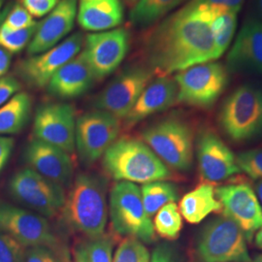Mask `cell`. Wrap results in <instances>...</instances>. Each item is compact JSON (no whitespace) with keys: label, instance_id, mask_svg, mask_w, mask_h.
Returning a JSON list of instances; mask_svg holds the SVG:
<instances>
[{"label":"cell","instance_id":"40","mask_svg":"<svg viewBox=\"0 0 262 262\" xmlns=\"http://www.w3.org/2000/svg\"><path fill=\"white\" fill-rule=\"evenodd\" d=\"M15 141L11 137L0 136V172L8 163L14 150Z\"/></svg>","mask_w":262,"mask_h":262},{"label":"cell","instance_id":"15","mask_svg":"<svg viewBox=\"0 0 262 262\" xmlns=\"http://www.w3.org/2000/svg\"><path fill=\"white\" fill-rule=\"evenodd\" d=\"M76 121L75 110L72 105L44 104L35 114L33 133L36 139L72 154L76 150Z\"/></svg>","mask_w":262,"mask_h":262},{"label":"cell","instance_id":"22","mask_svg":"<svg viewBox=\"0 0 262 262\" xmlns=\"http://www.w3.org/2000/svg\"><path fill=\"white\" fill-rule=\"evenodd\" d=\"M233 69H251L262 74V23L250 19L244 24L227 56Z\"/></svg>","mask_w":262,"mask_h":262},{"label":"cell","instance_id":"23","mask_svg":"<svg viewBox=\"0 0 262 262\" xmlns=\"http://www.w3.org/2000/svg\"><path fill=\"white\" fill-rule=\"evenodd\" d=\"M77 19L84 30L102 31L119 27L123 20V7L120 0L81 1Z\"/></svg>","mask_w":262,"mask_h":262},{"label":"cell","instance_id":"42","mask_svg":"<svg viewBox=\"0 0 262 262\" xmlns=\"http://www.w3.org/2000/svg\"><path fill=\"white\" fill-rule=\"evenodd\" d=\"M12 56L5 49L0 47V78L7 74L11 66Z\"/></svg>","mask_w":262,"mask_h":262},{"label":"cell","instance_id":"38","mask_svg":"<svg viewBox=\"0 0 262 262\" xmlns=\"http://www.w3.org/2000/svg\"><path fill=\"white\" fill-rule=\"evenodd\" d=\"M26 262H61L58 253L47 247H31L28 248Z\"/></svg>","mask_w":262,"mask_h":262},{"label":"cell","instance_id":"37","mask_svg":"<svg viewBox=\"0 0 262 262\" xmlns=\"http://www.w3.org/2000/svg\"><path fill=\"white\" fill-rule=\"evenodd\" d=\"M59 0H21L23 6L35 18H42L51 13Z\"/></svg>","mask_w":262,"mask_h":262},{"label":"cell","instance_id":"39","mask_svg":"<svg viewBox=\"0 0 262 262\" xmlns=\"http://www.w3.org/2000/svg\"><path fill=\"white\" fill-rule=\"evenodd\" d=\"M20 84L12 76H4L0 78V107L6 103L14 94L19 93Z\"/></svg>","mask_w":262,"mask_h":262},{"label":"cell","instance_id":"41","mask_svg":"<svg viewBox=\"0 0 262 262\" xmlns=\"http://www.w3.org/2000/svg\"><path fill=\"white\" fill-rule=\"evenodd\" d=\"M150 262H176V258L169 246L159 245L150 254Z\"/></svg>","mask_w":262,"mask_h":262},{"label":"cell","instance_id":"31","mask_svg":"<svg viewBox=\"0 0 262 262\" xmlns=\"http://www.w3.org/2000/svg\"><path fill=\"white\" fill-rule=\"evenodd\" d=\"M150 253L140 240L126 237L117 248L113 262H150Z\"/></svg>","mask_w":262,"mask_h":262},{"label":"cell","instance_id":"35","mask_svg":"<svg viewBox=\"0 0 262 262\" xmlns=\"http://www.w3.org/2000/svg\"><path fill=\"white\" fill-rule=\"evenodd\" d=\"M236 161L241 170L254 180L262 179V150H247L236 156Z\"/></svg>","mask_w":262,"mask_h":262},{"label":"cell","instance_id":"50","mask_svg":"<svg viewBox=\"0 0 262 262\" xmlns=\"http://www.w3.org/2000/svg\"><path fill=\"white\" fill-rule=\"evenodd\" d=\"M81 1H92V0H81Z\"/></svg>","mask_w":262,"mask_h":262},{"label":"cell","instance_id":"2","mask_svg":"<svg viewBox=\"0 0 262 262\" xmlns=\"http://www.w3.org/2000/svg\"><path fill=\"white\" fill-rule=\"evenodd\" d=\"M61 213L66 225L90 239L104 235L109 214L106 180L91 173L79 174Z\"/></svg>","mask_w":262,"mask_h":262},{"label":"cell","instance_id":"33","mask_svg":"<svg viewBox=\"0 0 262 262\" xmlns=\"http://www.w3.org/2000/svg\"><path fill=\"white\" fill-rule=\"evenodd\" d=\"M27 251L16 239L0 232V262H26Z\"/></svg>","mask_w":262,"mask_h":262},{"label":"cell","instance_id":"19","mask_svg":"<svg viewBox=\"0 0 262 262\" xmlns=\"http://www.w3.org/2000/svg\"><path fill=\"white\" fill-rule=\"evenodd\" d=\"M77 0H60L40 24L28 44V54L35 56L55 47L72 30L77 16Z\"/></svg>","mask_w":262,"mask_h":262},{"label":"cell","instance_id":"10","mask_svg":"<svg viewBox=\"0 0 262 262\" xmlns=\"http://www.w3.org/2000/svg\"><path fill=\"white\" fill-rule=\"evenodd\" d=\"M121 120L110 113L94 110L76 121L75 149L84 164H93L119 138Z\"/></svg>","mask_w":262,"mask_h":262},{"label":"cell","instance_id":"32","mask_svg":"<svg viewBox=\"0 0 262 262\" xmlns=\"http://www.w3.org/2000/svg\"><path fill=\"white\" fill-rule=\"evenodd\" d=\"M193 4L200 9L204 10L208 15L213 19L227 13L235 12L238 13L245 0H190Z\"/></svg>","mask_w":262,"mask_h":262},{"label":"cell","instance_id":"45","mask_svg":"<svg viewBox=\"0 0 262 262\" xmlns=\"http://www.w3.org/2000/svg\"><path fill=\"white\" fill-rule=\"evenodd\" d=\"M254 242H255L256 247H257L258 249L262 250V227L261 228H259V229L257 230V232L255 233V239H254Z\"/></svg>","mask_w":262,"mask_h":262},{"label":"cell","instance_id":"12","mask_svg":"<svg viewBox=\"0 0 262 262\" xmlns=\"http://www.w3.org/2000/svg\"><path fill=\"white\" fill-rule=\"evenodd\" d=\"M154 74L150 68L145 67L124 70L95 97L94 108L123 120L150 84Z\"/></svg>","mask_w":262,"mask_h":262},{"label":"cell","instance_id":"44","mask_svg":"<svg viewBox=\"0 0 262 262\" xmlns=\"http://www.w3.org/2000/svg\"><path fill=\"white\" fill-rule=\"evenodd\" d=\"M254 191L256 193V195L258 197V200L260 202L262 206V179L257 180V182L255 183V187H254Z\"/></svg>","mask_w":262,"mask_h":262},{"label":"cell","instance_id":"30","mask_svg":"<svg viewBox=\"0 0 262 262\" xmlns=\"http://www.w3.org/2000/svg\"><path fill=\"white\" fill-rule=\"evenodd\" d=\"M37 25L25 29H12L3 23L0 25V47L10 54H17L28 46L35 34Z\"/></svg>","mask_w":262,"mask_h":262},{"label":"cell","instance_id":"3","mask_svg":"<svg viewBox=\"0 0 262 262\" xmlns=\"http://www.w3.org/2000/svg\"><path fill=\"white\" fill-rule=\"evenodd\" d=\"M102 166L117 182L144 185L171 177L168 166L145 142L130 137L114 142L102 157Z\"/></svg>","mask_w":262,"mask_h":262},{"label":"cell","instance_id":"1","mask_svg":"<svg viewBox=\"0 0 262 262\" xmlns=\"http://www.w3.org/2000/svg\"><path fill=\"white\" fill-rule=\"evenodd\" d=\"M214 19L191 1L154 28L145 44L150 69L169 76L220 58L211 24Z\"/></svg>","mask_w":262,"mask_h":262},{"label":"cell","instance_id":"4","mask_svg":"<svg viewBox=\"0 0 262 262\" xmlns=\"http://www.w3.org/2000/svg\"><path fill=\"white\" fill-rule=\"evenodd\" d=\"M108 203L109 216L117 233L144 244L155 240L152 221L145 210L140 187L136 184L117 182L110 190Z\"/></svg>","mask_w":262,"mask_h":262},{"label":"cell","instance_id":"20","mask_svg":"<svg viewBox=\"0 0 262 262\" xmlns=\"http://www.w3.org/2000/svg\"><path fill=\"white\" fill-rule=\"evenodd\" d=\"M95 80L82 52L56 71L48 84V93L56 98L72 99L85 94Z\"/></svg>","mask_w":262,"mask_h":262},{"label":"cell","instance_id":"6","mask_svg":"<svg viewBox=\"0 0 262 262\" xmlns=\"http://www.w3.org/2000/svg\"><path fill=\"white\" fill-rule=\"evenodd\" d=\"M145 142L168 167L186 171L193 159V132L187 122L170 117L147 127L141 134Z\"/></svg>","mask_w":262,"mask_h":262},{"label":"cell","instance_id":"47","mask_svg":"<svg viewBox=\"0 0 262 262\" xmlns=\"http://www.w3.org/2000/svg\"><path fill=\"white\" fill-rule=\"evenodd\" d=\"M257 1H258V8H259V11L262 15V0H257Z\"/></svg>","mask_w":262,"mask_h":262},{"label":"cell","instance_id":"7","mask_svg":"<svg viewBox=\"0 0 262 262\" xmlns=\"http://www.w3.org/2000/svg\"><path fill=\"white\" fill-rule=\"evenodd\" d=\"M197 255L202 262H250L247 237L225 215L210 221L199 235Z\"/></svg>","mask_w":262,"mask_h":262},{"label":"cell","instance_id":"21","mask_svg":"<svg viewBox=\"0 0 262 262\" xmlns=\"http://www.w3.org/2000/svg\"><path fill=\"white\" fill-rule=\"evenodd\" d=\"M178 86L174 78L159 76L143 91L136 103L123 119L126 125H134L146 118L162 112L177 102Z\"/></svg>","mask_w":262,"mask_h":262},{"label":"cell","instance_id":"8","mask_svg":"<svg viewBox=\"0 0 262 262\" xmlns=\"http://www.w3.org/2000/svg\"><path fill=\"white\" fill-rule=\"evenodd\" d=\"M174 79L178 86L177 101L198 108L212 107L228 83L225 66L215 61L191 66Z\"/></svg>","mask_w":262,"mask_h":262},{"label":"cell","instance_id":"24","mask_svg":"<svg viewBox=\"0 0 262 262\" xmlns=\"http://www.w3.org/2000/svg\"><path fill=\"white\" fill-rule=\"evenodd\" d=\"M179 211L187 223L197 225L223 207L215 195V188L209 183L197 186L186 193L179 203Z\"/></svg>","mask_w":262,"mask_h":262},{"label":"cell","instance_id":"29","mask_svg":"<svg viewBox=\"0 0 262 262\" xmlns=\"http://www.w3.org/2000/svg\"><path fill=\"white\" fill-rule=\"evenodd\" d=\"M237 14L235 12H227L216 17L211 24L219 57L225 54L233 39L237 28Z\"/></svg>","mask_w":262,"mask_h":262},{"label":"cell","instance_id":"16","mask_svg":"<svg viewBox=\"0 0 262 262\" xmlns=\"http://www.w3.org/2000/svg\"><path fill=\"white\" fill-rule=\"evenodd\" d=\"M224 215L233 221L252 240L262 227V206L253 187L247 184H230L215 188Z\"/></svg>","mask_w":262,"mask_h":262},{"label":"cell","instance_id":"36","mask_svg":"<svg viewBox=\"0 0 262 262\" xmlns=\"http://www.w3.org/2000/svg\"><path fill=\"white\" fill-rule=\"evenodd\" d=\"M3 24L12 29H25L35 26L37 23L20 4H15L6 12Z\"/></svg>","mask_w":262,"mask_h":262},{"label":"cell","instance_id":"11","mask_svg":"<svg viewBox=\"0 0 262 262\" xmlns=\"http://www.w3.org/2000/svg\"><path fill=\"white\" fill-rule=\"evenodd\" d=\"M0 232L9 235L26 248L47 247L59 252L61 244L47 219L0 200Z\"/></svg>","mask_w":262,"mask_h":262},{"label":"cell","instance_id":"9","mask_svg":"<svg viewBox=\"0 0 262 262\" xmlns=\"http://www.w3.org/2000/svg\"><path fill=\"white\" fill-rule=\"evenodd\" d=\"M8 189L16 201L44 217L56 216L64 206L63 187L29 167L20 169L12 176Z\"/></svg>","mask_w":262,"mask_h":262},{"label":"cell","instance_id":"46","mask_svg":"<svg viewBox=\"0 0 262 262\" xmlns=\"http://www.w3.org/2000/svg\"><path fill=\"white\" fill-rule=\"evenodd\" d=\"M250 262H262V254L256 256L254 259H251V261Z\"/></svg>","mask_w":262,"mask_h":262},{"label":"cell","instance_id":"34","mask_svg":"<svg viewBox=\"0 0 262 262\" xmlns=\"http://www.w3.org/2000/svg\"><path fill=\"white\" fill-rule=\"evenodd\" d=\"M91 262H113V242L104 234L84 244Z\"/></svg>","mask_w":262,"mask_h":262},{"label":"cell","instance_id":"28","mask_svg":"<svg viewBox=\"0 0 262 262\" xmlns=\"http://www.w3.org/2000/svg\"><path fill=\"white\" fill-rule=\"evenodd\" d=\"M155 231L166 240H176L183 227V216L176 202L168 203L159 209L152 222Z\"/></svg>","mask_w":262,"mask_h":262},{"label":"cell","instance_id":"43","mask_svg":"<svg viewBox=\"0 0 262 262\" xmlns=\"http://www.w3.org/2000/svg\"><path fill=\"white\" fill-rule=\"evenodd\" d=\"M74 262H91L86 253L84 244H82L76 248L74 253Z\"/></svg>","mask_w":262,"mask_h":262},{"label":"cell","instance_id":"48","mask_svg":"<svg viewBox=\"0 0 262 262\" xmlns=\"http://www.w3.org/2000/svg\"><path fill=\"white\" fill-rule=\"evenodd\" d=\"M3 3H4V0H0V19H1V9L3 7Z\"/></svg>","mask_w":262,"mask_h":262},{"label":"cell","instance_id":"17","mask_svg":"<svg viewBox=\"0 0 262 262\" xmlns=\"http://www.w3.org/2000/svg\"><path fill=\"white\" fill-rule=\"evenodd\" d=\"M196 157L200 175L207 182H221L241 172L233 151L213 131L199 135Z\"/></svg>","mask_w":262,"mask_h":262},{"label":"cell","instance_id":"25","mask_svg":"<svg viewBox=\"0 0 262 262\" xmlns=\"http://www.w3.org/2000/svg\"><path fill=\"white\" fill-rule=\"evenodd\" d=\"M32 101L27 93L14 94L0 107V136L23 130L30 119Z\"/></svg>","mask_w":262,"mask_h":262},{"label":"cell","instance_id":"26","mask_svg":"<svg viewBox=\"0 0 262 262\" xmlns=\"http://www.w3.org/2000/svg\"><path fill=\"white\" fill-rule=\"evenodd\" d=\"M186 0H139L131 10L130 21L139 28L149 27Z\"/></svg>","mask_w":262,"mask_h":262},{"label":"cell","instance_id":"27","mask_svg":"<svg viewBox=\"0 0 262 262\" xmlns=\"http://www.w3.org/2000/svg\"><path fill=\"white\" fill-rule=\"evenodd\" d=\"M143 204L147 214L156 215L162 207L179 199L178 188L166 181H156L140 187Z\"/></svg>","mask_w":262,"mask_h":262},{"label":"cell","instance_id":"5","mask_svg":"<svg viewBox=\"0 0 262 262\" xmlns=\"http://www.w3.org/2000/svg\"><path fill=\"white\" fill-rule=\"evenodd\" d=\"M219 122L235 142L250 140L262 133V88L244 84L223 104Z\"/></svg>","mask_w":262,"mask_h":262},{"label":"cell","instance_id":"49","mask_svg":"<svg viewBox=\"0 0 262 262\" xmlns=\"http://www.w3.org/2000/svg\"><path fill=\"white\" fill-rule=\"evenodd\" d=\"M128 1H129V2H135L136 0H128Z\"/></svg>","mask_w":262,"mask_h":262},{"label":"cell","instance_id":"13","mask_svg":"<svg viewBox=\"0 0 262 262\" xmlns=\"http://www.w3.org/2000/svg\"><path fill=\"white\" fill-rule=\"evenodd\" d=\"M84 42V36L80 32L74 33L43 54L30 56L20 61L17 72L31 88H47L56 71L80 53Z\"/></svg>","mask_w":262,"mask_h":262},{"label":"cell","instance_id":"14","mask_svg":"<svg viewBox=\"0 0 262 262\" xmlns=\"http://www.w3.org/2000/svg\"><path fill=\"white\" fill-rule=\"evenodd\" d=\"M129 40L125 28L86 35L83 53L96 80L112 74L120 66L128 52Z\"/></svg>","mask_w":262,"mask_h":262},{"label":"cell","instance_id":"18","mask_svg":"<svg viewBox=\"0 0 262 262\" xmlns=\"http://www.w3.org/2000/svg\"><path fill=\"white\" fill-rule=\"evenodd\" d=\"M28 167L60 186L68 185L73 177V163L68 152L46 142L32 139L25 149Z\"/></svg>","mask_w":262,"mask_h":262}]
</instances>
